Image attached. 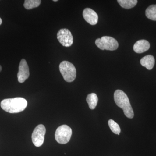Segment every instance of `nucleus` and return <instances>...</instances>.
Wrapping results in <instances>:
<instances>
[{
  "mask_svg": "<svg viewBox=\"0 0 156 156\" xmlns=\"http://www.w3.org/2000/svg\"><path fill=\"white\" fill-rule=\"evenodd\" d=\"M27 105V100L21 97L4 99L1 103L2 109L10 113H17L23 111Z\"/></svg>",
  "mask_w": 156,
  "mask_h": 156,
  "instance_id": "nucleus-1",
  "label": "nucleus"
},
{
  "mask_svg": "<svg viewBox=\"0 0 156 156\" xmlns=\"http://www.w3.org/2000/svg\"><path fill=\"white\" fill-rule=\"evenodd\" d=\"M114 97L116 104L122 109L125 115L129 119H133L134 111L126 93L122 90L118 89L115 91Z\"/></svg>",
  "mask_w": 156,
  "mask_h": 156,
  "instance_id": "nucleus-2",
  "label": "nucleus"
},
{
  "mask_svg": "<svg viewBox=\"0 0 156 156\" xmlns=\"http://www.w3.org/2000/svg\"><path fill=\"white\" fill-rule=\"evenodd\" d=\"M59 69L63 79L66 82L71 83L75 80L76 70L73 64L69 62H62L59 64Z\"/></svg>",
  "mask_w": 156,
  "mask_h": 156,
  "instance_id": "nucleus-3",
  "label": "nucleus"
},
{
  "mask_svg": "<svg viewBox=\"0 0 156 156\" xmlns=\"http://www.w3.org/2000/svg\"><path fill=\"white\" fill-rule=\"evenodd\" d=\"M95 44L98 48L101 50L113 51L119 48V43L117 40L111 37L103 36L97 39Z\"/></svg>",
  "mask_w": 156,
  "mask_h": 156,
  "instance_id": "nucleus-4",
  "label": "nucleus"
},
{
  "mask_svg": "<svg viewBox=\"0 0 156 156\" xmlns=\"http://www.w3.org/2000/svg\"><path fill=\"white\" fill-rule=\"evenodd\" d=\"M72 135V130L67 125L58 127L55 132V136L57 142L60 144H66L70 140Z\"/></svg>",
  "mask_w": 156,
  "mask_h": 156,
  "instance_id": "nucleus-5",
  "label": "nucleus"
},
{
  "mask_svg": "<svg viewBox=\"0 0 156 156\" xmlns=\"http://www.w3.org/2000/svg\"><path fill=\"white\" fill-rule=\"evenodd\" d=\"M46 134V128L43 125H39L37 126L32 135V140L34 145L39 147L43 145L44 141V137Z\"/></svg>",
  "mask_w": 156,
  "mask_h": 156,
  "instance_id": "nucleus-6",
  "label": "nucleus"
},
{
  "mask_svg": "<svg viewBox=\"0 0 156 156\" xmlns=\"http://www.w3.org/2000/svg\"><path fill=\"white\" fill-rule=\"evenodd\" d=\"M57 38L59 43L64 47H70L73 42L72 34L67 29H62L58 31Z\"/></svg>",
  "mask_w": 156,
  "mask_h": 156,
  "instance_id": "nucleus-7",
  "label": "nucleus"
},
{
  "mask_svg": "<svg viewBox=\"0 0 156 156\" xmlns=\"http://www.w3.org/2000/svg\"><path fill=\"white\" fill-rule=\"evenodd\" d=\"M30 76L29 68L25 59H22L19 66V71L17 73V79L20 83H23L27 80Z\"/></svg>",
  "mask_w": 156,
  "mask_h": 156,
  "instance_id": "nucleus-8",
  "label": "nucleus"
},
{
  "mask_svg": "<svg viewBox=\"0 0 156 156\" xmlns=\"http://www.w3.org/2000/svg\"><path fill=\"white\" fill-rule=\"evenodd\" d=\"M83 17L87 22L92 25L97 24L98 15L95 11L89 8H86L83 11Z\"/></svg>",
  "mask_w": 156,
  "mask_h": 156,
  "instance_id": "nucleus-9",
  "label": "nucleus"
},
{
  "mask_svg": "<svg viewBox=\"0 0 156 156\" xmlns=\"http://www.w3.org/2000/svg\"><path fill=\"white\" fill-rule=\"evenodd\" d=\"M150 48L149 42L145 40L137 41L133 46V50L135 53H141L147 51Z\"/></svg>",
  "mask_w": 156,
  "mask_h": 156,
  "instance_id": "nucleus-10",
  "label": "nucleus"
},
{
  "mask_svg": "<svg viewBox=\"0 0 156 156\" xmlns=\"http://www.w3.org/2000/svg\"><path fill=\"white\" fill-rule=\"evenodd\" d=\"M140 63L142 66L146 68L147 69H152L155 64L154 58L152 55H147L140 59Z\"/></svg>",
  "mask_w": 156,
  "mask_h": 156,
  "instance_id": "nucleus-11",
  "label": "nucleus"
},
{
  "mask_svg": "<svg viewBox=\"0 0 156 156\" xmlns=\"http://www.w3.org/2000/svg\"><path fill=\"white\" fill-rule=\"evenodd\" d=\"M87 101L89 108L91 109H94L97 106L98 101V98L95 93H92L87 95Z\"/></svg>",
  "mask_w": 156,
  "mask_h": 156,
  "instance_id": "nucleus-12",
  "label": "nucleus"
},
{
  "mask_svg": "<svg viewBox=\"0 0 156 156\" xmlns=\"http://www.w3.org/2000/svg\"><path fill=\"white\" fill-rule=\"evenodd\" d=\"M118 3L121 7L125 9H131L136 5L137 0H118Z\"/></svg>",
  "mask_w": 156,
  "mask_h": 156,
  "instance_id": "nucleus-13",
  "label": "nucleus"
},
{
  "mask_svg": "<svg viewBox=\"0 0 156 156\" xmlns=\"http://www.w3.org/2000/svg\"><path fill=\"white\" fill-rule=\"evenodd\" d=\"M145 14L148 19L156 21V5L149 6L146 10Z\"/></svg>",
  "mask_w": 156,
  "mask_h": 156,
  "instance_id": "nucleus-14",
  "label": "nucleus"
},
{
  "mask_svg": "<svg viewBox=\"0 0 156 156\" xmlns=\"http://www.w3.org/2000/svg\"><path fill=\"white\" fill-rule=\"evenodd\" d=\"M41 2V0H25L23 6L26 9L30 10L39 7Z\"/></svg>",
  "mask_w": 156,
  "mask_h": 156,
  "instance_id": "nucleus-15",
  "label": "nucleus"
},
{
  "mask_svg": "<svg viewBox=\"0 0 156 156\" xmlns=\"http://www.w3.org/2000/svg\"><path fill=\"white\" fill-rule=\"evenodd\" d=\"M108 125L111 130L114 134H118V135L120 134L121 131V128H120L119 126L114 120L112 119L109 120Z\"/></svg>",
  "mask_w": 156,
  "mask_h": 156,
  "instance_id": "nucleus-16",
  "label": "nucleus"
},
{
  "mask_svg": "<svg viewBox=\"0 0 156 156\" xmlns=\"http://www.w3.org/2000/svg\"><path fill=\"white\" fill-rule=\"evenodd\" d=\"M2 19H1V18H0V25L2 24Z\"/></svg>",
  "mask_w": 156,
  "mask_h": 156,
  "instance_id": "nucleus-17",
  "label": "nucleus"
},
{
  "mask_svg": "<svg viewBox=\"0 0 156 156\" xmlns=\"http://www.w3.org/2000/svg\"><path fill=\"white\" fill-rule=\"evenodd\" d=\"M2 66H1V65H0V72H1V71H2Z\"/></svg>",
  "mask_w": 156,
  "mask_h": 156,
  "instance_id": "nucleus-18",
  "label": "nucleus"
},
{
  "mask_svg": "<svg viewBox=\"0 0 156 156\" xmlns=\"http://www.w3.org/2000/svg\"><path fill=\"white\" fill-rule=\"evenodd\" d=\"M53 2H58V0H53Z\"/></svg>",
  "mask_w": 156,
  "mask_h": 156,
  "instance_id": "nucleus-19",
  "label": "nucleus"
}]
</instances>
